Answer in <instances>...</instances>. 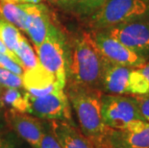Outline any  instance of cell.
<instances>
[{
  "label": "cell",
  "instance_id": "cell-28",
  "mask_svg": "<svg viewBox=\"0 0 149 148\" xmlns=\"http://www.w3.org/2000/svg\"><path fill=\"white\" fill-rule=\"evenodd\" d=\"M0 53H2V54H6V55H8L9 57H11L13 60H14V58H13V56H12V54L10 53V51L7 49V47L5 46V44H4V42H2V40L0 39ZM15 61V60H14Z\"/></svg>",
  "mask_w": 149,
  "mask_h": 148
},
{
  "label": "cell",
  "instance_id": "cell-5",
  "mask_svg": "<svg viewBox=\"0 0 149 148\" xmlns=\"http://www.w3.org/2000/svg\"><path fill=\"white\" fill-rule=\"evenodd\" d=\"M101 114L104 124L115 131H122L131 122L142 119L134 97L119 94L102 95Z\"/></svg>",
  "mask_w": 149,
  "mask_h": 148
},
{
  "label": "cell",
  "instance_id": "cell-14",
  "mask_svg": "<svg viewBox=\"0 0 149 148\" xmlns=\"http://www.w3.org/2000/svg\"><path fill=\"white\" fill-rule=\"evenodd\" d=\"M115 131V130H113ZM113 133L118 138L121 148H149V122L138 119L131 122L126 129Z\"/></svg>",
  "mask_w": 149,
  "mask_h": 148
},
{
  "label": "cell",
  "instance_id": "cell-17",
  "mask_svg": "<svg viewBox=\"0 0 149 148\" xmlns=\"http://www.w3.org/2000/svg\"><path fill=\"white\" fill-rule=\"evenodd\" d=\"M20 32L15 25L11 24L8 21L0 19V39L4 42L5 46L10 51L13 58L17 63H18L20 65V61L17 57L15 53H17V45H18V40L20 37ZM22 67V65H21Z\"/></svg>",
  "mask_w": 149,
  "mask_h": 148
},
{
  "label": "cell",
  "instance_id": "cell-3",
  "mask_svg": "<svg viewBox=\"0 0 149 148\" xmlns=\"http://www.w3.org/2000/svg\"><path fill=\"white\" fill-rule=\"evenodd\" d=\"M91 25L98 31L149 18V0H107L91 15Z\"/></svg>",
  "mask_w": 149,
  "mask_h": 148
},
{
  "label": "cell",
  "instance_id": "cell-31",
  "mask_svg": "<svg viewBox=\"0 0 149 148\" xmlns=\"http://www.w3.org/2000/svg\"><path fill=\"white\" fill-rule=\"evenodd\" d=\"M48 1H56V0H48Z\"/></svg>",
  "mask_w": 149,
  "mask_h": 148
},
{
  "label": "cell",
  "instance_id": "cell-16",
  "mask_svg": "<svg viewBox=\"0 0 149 148\" xmlns=\"http://www.w3.org/2000/svg\"><path fill=\"white\" fill-rule=\"evenodd\" d=\"M0 15L4 20L15 25L18 30L26 32L27 13L24 4L0 2Z\"/></svg>",
  "mask_w": 149,
  "mask_h": 148
},
{
  "label": "cell",
  "instance_id": "cell-15",
  "mask_svg": "<svg viewBox=\"0 0 149 148\" xmlns=\"http://www.w3.org/2000/svg\"><path fill=\"white\" fill-rule=\"evenodd\" d=\"M0 107L7 111L27 113L29 108V94L20 89L3 88L0 92Z\"/></svg>",
  "mask_w": 149,
  "mask_h": 148
},
{
  "label": "cell",
  "instance_id": "cell-11",
  "mask_svg": "<svg viewBox=\"0 0 149 148\" xmlns=\"http://www.w3.org/2000/svg\"><path fill=\"white\" fill-rule=\"evenodd\" d=\"M24 9L27 13V30L26 33L30 37L35 47L42 43L48 34L50 26L49 15L45 6L42 4H28L24 3Z\"/></svg>",
  "mask_w": 149,
  "mask_h": 148
},
{
  "label": "cell",
  "instance_id": "cell-20",
  "mask_svg": "<svg viewBox=\"0 0 149 148\" xmlns=\"http://www.w3.org/2000/svg\"><path fill=\"white\" fill-rule=\"evenodd\" d=\"M0 85L3 88L21 89V88H23L22 76L0 67Z\"/></svg>",
  "mask_w": 149,
  "mask_h": 148
},
{
  "label": "cell",
  "instance_id": "cell-13",
  "mask_svg": "<svg viewBox=\"0 0 149 148\" xmlns=\"http://www.w3.org/2000/svg\"><path fill=\"white\" fill-rule=\"evenodd\" d=\"M50 127L63 148H95L93 142L71 122L50 120Z\"/></svg>",
  "mask_w": 149,
  "mask_h": 148
},
{
  "label": "cell",
  "instance_id": "cell-21",
  "mask_svg": "<svg viewBox=\"0 0 149 148\" xmlns=\"http://www.w3.org/2000/svg\"><path fill=\"white\" fill-rule=\"evenodd\" d=\"M106 1L107 0H76L73 7L82 15H91Z\"/></svg>",
  "mask_w": 149,
  "mask_h": 148
},
{
  "label": "cell",
  "instance_id": "cell-22",
  "mask_svg": "<svg viewBox=\"0 0 149 148\" xmlns=\"http://www.w3.org/2000/svg\"><path fill=\"white\" fill-rule=\"evenodd\" d=\"M0 67L7 69V70L11 72H14V73L19 75V76H22V74L24 72L23 67L18 63L14 61L8 55L2 54V53H0Z\"/></svg>",
  "mask_w": 149,
  "mask_h": 148
},
{
  "label": "cell",
  "instance_id": "cell-25",
  "mask_svg": "<svg viewBox=\"0 0 149 148\" xmlns=\"http://www.w3.org/2000/svg\"><path fill=\"white\" fill-rule=\"evenodd\" d=\"M42 0H0V2H7V3H17V4H38L40 3Z\"/></svg>",
  "mask_w": 149,
  "mask_h": 148
},
{
  "label": "cell",
  "instance_id": "cell-27",
  "mask_svg": "<svg viewBox=\"0 0 149 148\" xmlns=\"http://www.w3.org/2000/svg\"><path fill=\"white\" fill-rule=\"evenodd\" d=\"M137 68L149 82V63H144L143 65H141V67H139Z\"/></svg>",
  "mask_w": 149,
  "mask_h": 148
},
{
  "label": "cell",
  "instance_id": "cell-12",
  "mask_svg": "<svg viewBox=\"0 0 149 148\" xmlns=\"http://www.w3.org/2000/svg\"><path fill=\"white\" fill-rule=\"evenodd\" d=\"M132 67L105 61L101 78V88L109 94H127V86Z\"/></svg>",
  "mask_w": 149,
  "mask_h": 148
},
{
  "label": "cell",
  "instance_id": "cell-26",
  "mask_svg": "<svg viewBox=\"0 0 149 148\" xmlns=\"http://www.w3.org/2000/svg\"><path fill=\"white\" fill-rule=\"evenodd\" d=\"M0 148H15V144L9 138L0 137Z\"/></svg>",
  "mask_w": 149,
  "mask_h": 148
},
{
  "label": "cell",
  "instance_id": "cell-4",
  "mask_svg": "<svg viewBox=\"0 0 149 148\" xmlns=\"http://www.w3.org/2000/svg\"><path fill=\"white\" fill-rule=\"evenodd\" d=\"M36 48L39 64L52 74L65 89L66 84V53L65 38L52 24L45 40Z\"/></svg>",
  "mask_w": 149,
  "mask_h": 148
},
{
  "label": "cell",
  "instance_id": "cell-7",
  "mask_svg": "<svg viewBox=\"0 0 149 148\" xmlns=\"http://www.w3.org/2000/svg\"><path fill=\"white\" fill-rule=\"evenodd\" d=\"M103 31L146 59L149 56V18L118 24Z\"/></svg>",
  "mask_w": 149,
  "mask_h": 148
},
{
  "label": "cell",
  "instance_id": "cell-9",
  "mask_svg": "<svg viewBox=\"0 0 149 148\" xmlns=\"http://www.w3.org/2000/svg\"><path fill=\"white\" fill-rule=\"evenodd\" d=\"M5 119L9 127L22 140L34 148L39 146L44 130L43 125L39 118L32 115H28L27 113L7 111L5 113Z\"/></svg>",
  "mask_w": 149,
  "mask_h": 148
},
{
  "label": "cell",
  "instance_id": "cell-2",
  "mask_svg": "<svg viewBox=\"0 0 149 148\" xmlns=\"http://www.w3.org/2000/svg\"><path fill=\"white\" fill-rule=\"evenodd\" d=\"M105 61L93 34H80L74 39L69 55L66 56V76L69 78V85L100 90Z\"/></svg>",
  "mask_w": 149,
  "mask_h": 148
},
{
  "label": "cell",
  "instance_id": "cell-1",
  "mask_svg": "<svg viewBox=\"0 0 149 148\" xmlns=\"http://www.w3.org/2000/svg\"><path fill=\"white\" fill-rule=\"evenodd\" d=\"M102 91L93 88L69 85L68 98L77 116L80 131L95 148H110L112 129L104 124L101 114Z\"/></svg>",
  "mask_w": 149,
  "mask_h": 148
},
{
  "label": "cell",
  "instance_id": "cell-29",
  "mask_svg": "<svg viewBox=\"0 0 149 148\" xmlns=\"http://www.w3.org/2000/svg\"><path fill=\"white\" fill-rule=\"evenodd\" d=\"M59 3L65 5V6H68V7H73L76 0H57Z\"/></svg>",
  "mask_w": 149,
  "mask_h": 148
},
{
  "label": "cell",
  "instance_id": "cell-23",
  "mask_svg": "<svg viewBox=\"0 0 149 148\" xmlns=\"http://www.w3.org/2000/svg\"><path fill=\"white\" fill-rule=\"evenodd\" d=\"M133 97L137 103L141 118L149 122V93L144 95H134Z\"/></svg>",
  "mask_w": 149,
  "mask_h": 148
},
{
  "label": "cell",
  "instance_id": "cell-24",
  "mask_svg": "<svg viewBox=\"0 0 149 148\" xmlns=\"http://www.w3.org/2000/svg\"><path fill=\"white\" fill-rule=\"evenodd\" d=\"M37 148H63V147L60 144L59 140H57V138L53 134L52 131L47 132L45 130H43L39 146Z\"/></svg>",
  "mask_w": 149,
  "mask_h": 148
},
{
  "label": "cell",
  "instance_id": "cell-19",
  "mask_svg": "<svg viewBox=\"0 0 149 148\" xmlns=\"http://www.w3.org/2000/svg\"><path fill=\"white\" fill-rule=\"evenodd\" d=\"M149 93V82L138 70V68H132L129 75L127 94L134 95H144Z\"/></svg>",
  "mask_w": 149,
  "mask_h": 148
},
{
  "label": "cell",
  "instance_id": "cell-18",
  "mask_svg": "<svg viewBox=\"0 0 149 148\" xmlns=\"http://www.w3.org/2000/svg\"><path fill=\"white\" fill-rule=\"evenodd\" d=\"M15 55L20 61V64L24 70L33 68L39 65V60H38L36 52L34 51L33 47L30 45L28 40L22 35H20L19 40H18V45Z\"/></svg>",
  "mask_w": 149,
  "mask_h": 148
},
{
  "label": "cell",
  "instance_id": "cell-6",
  "mask_svg": "<svg viewBox=\"0 0 149 148\" xmlns=\"http://www.w3.org/2000/svg\"><path fill=\"white\" fill-rule=\"evenodd\" d=\"M27 114L48 120L71 121L68 98L64 90H54L46 95L39 97L29 95Z\"/></svg>",
  "mask_w": 149,
  "mask_h": 148
},
{
  "label": "cell",
  "instance_id": "cell-8",
  "mask_svg": "<svg viewBox=\"0 0 149 148\" xmlns=\"http://www.w3.org/2000/svg\"><path fill=\"white\" fill-rule=\"evenodd\" d=\"M93 36L99 51L108 62L132 68H137L146 63V58L122 44L105 31H97Z\"/></svg>",
  "mask_w": 149,
  "mask_h": 148
},
{
  "label": "cell",
  "instance_id": "cell-30",
  "mask_svg": "<svg viewBox=\"0 0 149 148\" xmlns=\"http://www.w3.org/2000/svg\"><path fill=\"white\" fill-rule=\"evenodd\" d=\"M2 89H3V87L1 86V85H0V92H1V90H2Z\"/></svg>",
  "mask_w": 149,
  "mask_h": 148
},
{
  "label": "cell",
  "instance_id": "cell-10",
  "mask_svg": "<svg viewBox=\"0 0 149 148\" xmlns=\"http://www.w3.org/2000/svg\"><path fill=\"white\" fill-rule=\"evenodd\" d=\"M24 90L33 97L46 95L57 90H64L55 77L46 71L40 64L33 68L26 69L22 74Z\"/></svg>",
  "mask_w": 149,
  "mask_h": 148
}]
</instances>
